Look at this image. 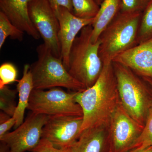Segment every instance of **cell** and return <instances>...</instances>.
<instances>
[{
  "label": "cell",
  "instance_id": "cell-24",
  "mask_svg": "<svg viewBox=\"0 0 152 152\" xmlns=\"http://www.w3.org/2000/svg\"><path fill=\"white\" fill-rule=\"evenodd\" d=\"M32 152H71L69 149H58L46 139L42 138L37 146Z\"/></svg>",
  "mask_w": 152,
  "mask_h": 152
},
{
  "label": "cell",
  "instance_id": "cell-3",
  "mask_svg": "<svg viewBox=\"0 0 152 152\" xmlns=\"http://www.w3.org/2000/svg\"><path fill=\"white\" fill-rule=\"evenodd\" d=\"M92 30V25L82 29L74 41L69 56L68 72L86 89L94 84L104 66L99 56L100 41H91Z\"/></svg>",
  "mask_w": 152,
  "mask_h": 152
},
{
  "label": "cell",
  "instance_id": "cell-9",
  "mask_svg": "<svg viewBox=\"0 0 152 152\" xmlns=\"http://www.w3.org/2000/svg\"><path fill=\"white\" fill-rule=\"evenodd\" d=\"M143 128L129 115L121 103L109 122L110 152H128L132 150Z\"/></svg>",
  "mask_w": 152,
  "mask_h": 152
},
{
  "label": "cell",
  "instance_id": "cell-13",
  "mask_svg": "<svg viewBox=\"0 0 152 152\" xmlns=\"http://www.w3.org/2000/svg\"><path fill=\"white\" fill-rule=\"evenodd\" d=\"M30 0H0L1 12L15 26L28 35L38 40L41 37L29 16Z\"/></svg>",
  "mask_w": 152,
  "mask_h": 152
},
{
  "label": "cell",
  "instance_id": "cell-10",
  "mask_svg": "<svg viewBox=\"0 0 152 152\" xmlns=\"http://www.w3.org/2000/svg\"><path fill=\"white\" fill-rule=\"evenodd\" d=\"M83 117H50L43 128L42 138L58 149L72 146L81 134Z\"/></svg>",
  "mask_w": 152,
  "mask_h": 152
},
{
  "label": "cell",
  "instance_id": "cell-5",
  "mask_svg": "<svg viewBox=\"0 0 152 152\" xmlns=\"http://www.w3.org/2000/svg\"><path fill=\"white\" fill-rule=\"evenodd\" d=\"M37 59L30 65L34 89L66 88L73 92L86 89L80 83L71 75L61 58L56 56L45 44L37 47Z\"/></svg>",
  "mask_w": 152,
  "mask_h": 152
},
{
  "label": "cell",
  "instance_id": "cell-19",
  "mask_svg": "<svg viewBox=\"0 0 152 152\" xmlns=\"http://www.w3.org/2000/svg\"><path fill=\"white\" fill-rule=\"evenodd\" d=\"M152 38V0L142 13L137 36V44Z\"/></svg>",
  "mask_w": 152,
  "mask_h": 152
},
{
  "label": "cell",
  "instance_id": "cell-20",
  "mask_svg": "<svg viewBox=\"0 0 152 152\" xmlns=\"http://www.w3.org/2000/svg\"><path fill=\"white\" fill-rule=\"evenodd\" d=\"M17 90H12L7 86L0 89V108L10 117L14 115L17 104L15 103Z\"/></svg>",
  "mask_w": 152,
  "mask_h": 152
},
{
  "label": "cell",
  "instance_id": "cell-22",
  "mask_svg": "<svg viewBox=\"0 0 152 152\" xmlns=\"http://www.w3.org/2000/svg\"><path fill=\"white\" fill-rule=\"evenodd\" d=\"M18 70L12 64L4 63L0 66V89L17 81Z\"/></svg>",
  "mask_w": 152,
  "mask_h": 152
},
{
  "label": "cell",
  "instance_id": "cell-21",
  "mask_svg": "<svg viewBox=\"0 0 152 152\" xmlns=\"http://www.w3.org/2000/svg\"><path fill=\"white\" fill-rule=\"evenodd\" d=\"M151 146H152V106L150 109L141 134L132 149L145 148Z\"/></svg>",
  "mask_w": 152,
  "mask_h": 152
},
{
  "label": "cell",
  "instance_id": "cell-8",
  "mask_svg": "<svg viewBox=\"0 0 152 152\" xmlns=\"http://www.w3.org/2000/svg\"><path fill=\"white\" fill-rule=\"evenodd\" d=\"M50 118L31 112L15 130L0 137V141L9 147L10 152H32L42 139L43 128Z\"/></svg>",
  "mask_w": 152,
  "mask_h": 152
},
{
  "label": "cell",
  "instance_id": "cell-16",
  "mask_svg": "<svg viewBox=\"0 0 152 152\" xmlns=\"http://www.w3.org/2000/svg\"><path fill=\"white\" fill-rule=\"evenodd\" d=\"M121 0H104L94 19L92 26L91 41L97 42L100 36L109 24L119 13Z\"/></svg>",
  "mask_w": 152,
  "mask_h": 152
},
{
  "label": "cell",
  "instance_id": "cell-1",
  "mask_svg": "<svg viewBox=\"0 0 152 152\" xmlns=\"http://www.w3.org/2000/svg\"><path fill=\"white\" fill-rule=\"evenodd\" d=\"M75 101L83 110L82 133L89 128L109 124L121 103L113 62L104 64L100 75L94 84L77 92Z\"/></svg>",
  "mask_w": 152,
  "mask_h": 152
},
{
  "label": "cell",
  "instance_id": "cell-14",
  "mask_svg": "<svg viewBox=\"0 0 152 152\" xmlns=\"http://www.w3.org/2000/svg\"><path fill=\"white\" fill-rule=\"evenodd\" d=\"M109 124L89 128L69 148L71 152H110Z\"/></svg>",
  "mask_w": 152,
  "mask_h": 152
},
{
  "label": "cell",
  "instance_id": "cell-7",
  "mask_svg": "<svg viewBox=\"0 0 152 152\" xmlns=\"http://www.w3.org/2000/svg\"><path fill=\"white\" fill-rule=\"evenodd\" d=\"M29 16L44 44L56 56L61 58L58 39L59 23L49 0H30Z\"/></svg>",
  "mask_w": 152,
  "mask_h": 152
},
{
  "label": "cell",
  "instance_id": "cell-18",
  "mask_svg": "<svg viewBox=\"0 0 152 152\" xmlns=\"http://www.w3.org/2000/svg\"><path fill=\"white\" fill-rule=\"evenodd\" d=\"M24 33L15 26L2 12H0V49L8 37L20 42L23 41Z\"/></svg>",
  "mask_w": 152,
  "mask_h": 152
},
{
  "label": "cell",
  "instance_id": "cell-26",
  "mask_svg": "<svg viewBox=\"0 0 152 152\" xmlns=\"http://www.w3.org/2000/svg\"><path fill=\"white\" fill-rule=\"evenodd\" d=\"M15 124L16 120L14 117H11L7 121L0 124V137L7 133Z\"/></svg>",
  "mask_w": 152,
  "mask_h": 152
},
{
  "label": "cell",
  "instance_id": "cell-11",
  "mask_svg": "<svg viewBox=\"0 0 152 152\" xmlns=\"http://www.w3.org/2000/svg\"><path fill=\"white\" fill-rule=\"evenodd\" d=\"M53 10L59 23L58 39L61 48V59L67 70L69 56L74 41L83 28L92 24L94 18H80L63 7H58Z\"/></svg>",
  "mask_w": 152,
  "mask_h": 152
},
{
  "label": "cell",
  "instance_id": "cell-2",
  "mask_svg": "<svg viewBox=\"0 0 152 152\" xmlns=\"http://www.w3.org/2000/svg\"><path fill=\"white\" fill-rule=\"evenodd\" d=\"M122 105L126 112L144 126L152 106V88L142 77L127 67L113 62Z\"/></svg>",
  "mask_w": 152,
  "mask_h": 152
},
{
  "label": "cell",
  "instance_id": "cell-27",
  "mask_svg": "<svg viewBox=\"0 0 152 152\" xmlns=\"http://www.w3.org/2000/svg\"><path fill=\"white\" fill-rule=\"evenodd\" d=\"M128 152H152V146L145 148H135L130 150Z\"/></svg>",
  "mask_w": 152,
  "mask_h": 152
},
{
  "label": "cell",
  "instance_id": "cell-28",
  "mask_svg": "<svg viewBox=\"0 0 152 152\" xmlns=\"http://www.w3.org/2000/svg\"><path fill=\"white\" fill-rule=\"evenodd\" d=\"M7 114L1 111L0 113V124L4 122L11 118Z\"/></svg>",
  "mask_w": 152,
  "mask_h": 152
},
{
  "label": "cell",
  "instance_id": "cell-23",
  "mask_svg": "<svg viewBox=\"0 0 152 152\" xmlns=\"http://www.w3.org/2000/svg\"><path fill=\"white\" fill-rule=\"evenodd\" d=\"M151 0H121L120 12L142 13Z\"/></svg>",
  "mask_w": 152,
  "mask_h": 152
},
{
  "label": "cell",
  "instance_id": "cell-29",
  "mask_svg": "<svg viewBox=\"0 0 152 152\" xmlns=\"http://www.w3.org/2000/svg\"><path fill=\"white\" fill-rule=\"evenodd\" d=\"M0 152H10L9 147L4 143H0Z\"/></svg>",
  "mask_w": 152,
  "mask_h": 152
},
{
  "label": "cell",
  "instance_id": "cell-15",
  "mask_svg": "<svg viewBox=\"0 0 152 152\" xmlns=\"http://www.w3.org/2000/svg\"><path fill=\"white\" fill-rule=\"evenodd\" d=\"M18 82L17 90L18 93L19 101L15 111L12 116L16 120L15 126V129L24 122L25 111L28 108L31 94L34 89L30 65L26 64L24 66L23 77Z\"/></svg>",
  "mask_w": 152,
  "mask_h": 152
},
{
  "label": "cell",
  "instance_id": "cell-4",
  "mask_svg": "<svg viewBox=\"0 0 152 152\" xmlns=\"http://www.w3.org/2000/svg\"><path fill=\"white\" fill-rule=\"evenodd\" d=\"M142 12H120L100 36L99 56L104 64L137 45Z\"/></svg>",
  "mask_w": 152,
  "mask_h": 152
},
{
  "label": "cell",
  "instance_id": "cell-31",
  "mask_svg": "<svg viewBox=\"0 0 152 152\" xmlns=\"http://www.w3.org/2000/svg\"><path fill=\"white\" fill-rule=\"evenodd\" d=\"M95 1H96V2L100 6L101 4H102L104 0H95Z\"/></svg>",
  "mask_w": 152,
  "mask_h": 152
},
{
  "label": "cell",
  "instance_id": "cell-25",
  "mask_svg": "<svg viewBox=\"0 0 152 152\" xmlns=\"http://www.w3.org/2000/svg\"><path fill=\"white\" fill-rule=\"evenodd\" d=\"M53 9L63 7L72 13L73 7L72 0H49Z\"/></svg>",
  "mask_w": 152,
  "mask_h": 152
},
{
  "label": "cell",
  "instance_id": "cell-30",
  "mask_svg": "<svg viewBox=\"0 0 152 152\" xmlns=\"http://www.w3.org/2000/svg\"><path fill=\"white\" fill-rule=\"evenodd\" d=\"M142 78L148 83L152 88V79L149 78Z\"/></svg>",
  "mask_w": 152,
  "mask_h": 152
},
{
  "label": "cell",
  "instance_id": "cell-12",
  "mask_svg": "<svg viewBox=\"0 0 152 152\" xmlns=\"http://www.w3.org/2000/svg\"><path fill=\"white\" fill-rule=\"evenodd\" d=\"M113 62L127 67L142 77L152 79V38L122 53Z\"/></svg>",
  "mask_w": 152,
  "mask_h": 152
},
{
  "label": "cell",
  "instance_id": "cell-6",
  "mask_svg": "<svg viewBox=\"0 0 152 152\" xmlns=\"http://www.w3.org/2000/svg\"><path fill=\"white\" fill-rule=\"evenodd\" d=\"M77 92H66L59 88L46 91L34 89L27 109L34 113L50 117H83L81 107L75 101Z\"/></svg>",
  "mask_w": 152,
  "mask_h": 152
},
{
  "label": "cell",
  "instance_id": "cell-17",
  "mask_svg": "<svg viewBox=\"0 0 152 152\" xmlns=\"http://www.w3.org/2000/svg\"><path fill=\"white\" fill-rule=\"evenodd\" d=\"M72 13L84 19H94L96 16L100 6L95 0H72Z\"/></svg>",
  "mask_w": 152,
  "mask_h": 152
}]
</instances>
